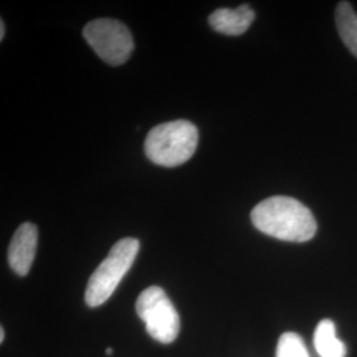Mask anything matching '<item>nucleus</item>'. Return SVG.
<instances>
[{
    "mask_svg": "<svg viewBox=\"0 0 357 357\" xmlns=\"http://www.w3.org/2000/svg\"><path fill=\"white\" fill-rule=\"evenodd\" d=\"M252 222L257 229L289 243H306L317 234L315 217L306 205L287 196H273L255 205Z\"/></svg>",
    "mask_w": 357,
    "mask_h": 357,
    "instance_id": "1",
    "label": "nucleus"
},
{
    "mask_svg": "<svg viewBox=\"0 0 357 357\" xmlns=\"http://www.w3.org/2000/svg\"><path fill=\"white\" fill-rule=\"evenodd\" d=\"M197 142V128L190 121L178 119L153 128L144 142V151L158 166L176 167L191 159Z\"/></svg>",
    "mask_w": 357,
    "mask_h": 357,
    "instance_id": "2",
    "label": "nucleus"
},
{
    "mask_svg": "<svg viewBox=\"0 0 357 357\" xmlns=\"http://www.w3.org/2000/svg\"><path fill=\"white\" fill-rule=\"evenodd\" d=\"M139 252L137 238H122L110 249L109 255L91 274L85 291V301L90 307L103 305L115 291L119 282L132 266Z\"/></svg>",
    "mask_w": 357,
    "mask_h": 357,
    "instance_id": "3",
    "label": "nucleus"
},
{
    "mask_svg": "<svg viewBox=\"0 0 357 357\" xmlns=\"http://www.w3.org/2000/svg\"><path fill=\"white\" fill-rule=\"evenodd\" d=\"M135 308L139 318L144 321L149 335L156 342L169 344L176 340L180 331V318L163 289L151 286L142 291Z\"/></svg>",
    "mask_w": 357,
    "mask_h": 357,
    "instance_id": "4",
    "label": "nucleus"
},
{
    "mask_svg": "<svg viewBox=\"0 0 357 357\" xmlns=\"http://www.w3.org/2000/svg\"><path fill=\"white\" fill-rule=\"evenodd\" d=\"M84 38L107 64H125L134 51L128 26L114 19H98L84 28Z\"/></svg>",
    "mask_w": 357,
    "mask_h": 357,
    "instance_id": "5",
    "label": "nucleus"
},
{
    "mask_svg": "<svg viewBox=\"0 0 357 357\" xmlns=\"http://www.w3.org/2000/svg\"><path fill=\"white\" fill-rule=\"evenodd\" d=\"M38 228L31 222L22 224L13 234L8 248V264L13 271L24 277L33 264L38 249Z\"/></svg>",
    "mask_w": 357,
    "mask_h": 357,
    "instance_id": "6",
    "label": "nucleus"
},
{
    "mask_svg": "<svg viewBox=\"0 0 357 357\" xmlns=\"http://www.w3.org/2000/svg\"><path fill=\"white\" fill-rule=\"evenodd\" d=\"M255 13L250 6L243 4L237 8H218L211 13L208 22L211 26L224 35L240 36L245 33L255 20Z\"/></svg>",
    "mask_w": 357,
    "mask_h": 357,
    "instance_id": "7",
    "label": "nucleus"
},
{
    "mask_svg": "<svg viewBox=\"0 0 357 357\" xmlns=\"http://www.w3.org/2000/svg\"><path fill=\"white\" fill-rule=\"evenodd\" d=\"M314 345L320 357H344L345 344L337 339L335 323L330 319L320 321L314 333Z\"/></svg>",
    "mask_w": 357,
    "mask_h": 357,
    "instance_id": "8",
    "label": "nucleus"
},
{
    "mask_svg": "<svg viewBox=\"0 0 357 357\" xmlns=\"http://www.w3.org/2000/svg\"><path fill=\"white\" fill-rule=\"evenodd\" d=\"M336 26L347 48L357 57V15L349 1H340L337 4Z\"/></svg>",
    "mask_w": 357,
    "mask_h": 357,
    "instance_id": "9",
    "label": "nucleus"
},
{
    "mask_svg": "<svg viewBox=\"0 0 357 357\" xmlns=\"http://www.w3.org/2000/svg\"><path fill=\"white\" fill-rule=\"evenodd\" d=\"M277 357H310L303 339L295 332H284L278 340Z\"/></svg>",
    "mask_w": 357,
    "mask_h": 357,
    "instance_id": "10",
    "label": "nucleus"
},
{
    "mask_svg": "<svg viewBox=\"0 0 357 357\" xmlns=\"http://www.w3.org/2000/svg\"><path fill=\"white\" fill-rule=\"evenodd\" d=\"M4 31H6V26L1 22V24H0V40H3V38H4Z\"/></svg>",
    "mask_w": 357,
    "mask_h": 357,
    "instance_id": "11",
    "label": "nucleus"
},
{
    "mask_svg": "<svg viewBox=\"0 0 357 357\" xmlns=\"http://www.w3.org/2000/svg\"><path fill=\"white\" fill-rule=\"evenodd\" d=\"M0 342H1V343L4 342V330H3V328H0Z\"/></svg>",
    "mask_w": 357,
    "mask_h": 357,
    "instance_id": "12",
    "label": "nucleus"
},
{
    "mask_svg": "<svg viewBox=\"0 0 357 357\" xmlns=\"http://www.w3.org/2000/svg\"><path fill=\"white\" fill-rule=\"evenodd\" d=\"M106 354H107V355H113V349H112V348H107V349H106Z\"/></svg>",
    "mask_w": 357,
    "mask_h": 357,
    "instance_id": "13",
    "label": "nucleus"
}]
</instances>
